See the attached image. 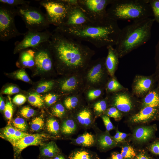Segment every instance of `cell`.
Returning a JSON list of instances; mask_svg holds the SVG:
<instances>
[{"label": "cell", "instance_id": "obj_1", "mask_svg": "<svg viewBox=\"0 0 159 159\" xmlns=\"http://www.w3.org/2000/svg\"><path fill=\"white\" fill-rule=\"evenodd\" d=\"M54 64L63 74L82 73L95 52L81 42L54 31L49 41Z\"/></svg>", "mask_w": 159, "mask_h": 159}, {"label": "cell", "instance_id": "obj_2", "mask_svg": "<svg viewBox=\"0 0 159 159\" xmlns=\"http://www.w3.org/2000/svg\"><path fill=\"white\" fill-rule=\"evenodd\" d=\"M121 30L117 21L108 17L101 22L75 27H56L54 31L76 40L89 42L99 48L115 46Z\"/></svg>", "mask_w": 159, "mask_h": 159}, {"label": "cell", "instance_id": "obj_3", "mask_svg": "<svg viewBox=\"0 0 159 159\" xmlns=\"http://www.w3.org/2000/svg\"><path fill=\"white\" fill-rule=\"evenodd\" d=\"M154 21L153 18H148L133 21L121 29L115 48L119 57H123L149 40Z\"/></svg>", "mask_w": 159, "mask_h": 159}, {"label": "cell", "instance_id": "obj_4", "mask_svg": "<svg viewBox=\"0 0 159 159\" xmlns=\"http://www.w3.org/2000/svg\"><path fill=\"white\" fill-rule=\"evenodd\" d=\"M110 5L108 16L117 21H133L153 16L148 0H113Z\"/></svg>", "mask_w": 159, "mask_h": 159}, {"label": "cell", "instance_id": "obj_5", "mask_svg": "<svg viewBox=\"0 0 159 159\" xmlns=\"http://www.w3.org/2000/svg\"><path fill=\"white\" fill-rule=\"evenodd\" d=\"M105 58L92 60L82 73L84 90L92 88H104L109 74L105 65Z\"/></svg>", "mask_w": 159, "mask_h": 159}, {"label": "cell", "instance_id": "obj_6", "mask_svg": "<svg viewBox=\"0 0 159 159\" xmlns=\"http://www.w3.org/2000/svg\"><path fill=\"white\" fill-rule=\"evenodd\" d=\"M16 8L17 15L21 17L28 30L42 32L49 26L45 14L39 8L27 5Z\"/></svg>", "mask_w": 159, "mask_h": 159}, {"label": "cell", "instance_id": "obj_7", "mask_svg": "<svg viewBox=\"0 0 159 159\" xmlns=\"http://www.w3.org/2000/svg\"><path fill=\"white\" fill-rule=\"evenodd\" d=\"M39 1L41 6L45 9V14L50 24H53L56 27L63 24L71 7L74 5L70 4L68 0Z\"/></svg>", "mask_w": 159, "mask_h": 159}, {"label": "cell", "instance_id": "obj_8", "mask_svg": "<svg viewBox=\"0 0 159 159\" xmlns=\"http://www.w3.org/2000/svg\"><path fill=\"white\" fill-rule=\"evenodd\" d=\"M17 15L16 8L0 4V40L8 41L24 33L20 32L16 28L15 17Z\"/></svg>", "mask_w": 159, "mask_h": 159}, {"label": "cell", "instance_id": "obj_9", "mask_svg": "<svg viewBox=\"0 0 159 159\" xmlns=\"http://www.w3.org/2000/svg\"><path fill=\"white\" fill-rule=\"evenodd\" d=\"M113 0H78V4L92 23L101 22L108 17L107 7Z\"/></svg>", "mask_w": 159, "mask_h": 159}, {"label": "cell", "instance_id": "obj_10", "mask_svg": "<svg viewBox=\"0 0 159 159\" xmlns=\"http://www.w3.org/2000/svg\"><path fill=\"white\" fill-rule=\"evenodd\" d=\"M52 34V32L47 29L42 32L28 30L24 33L22 40L15 43L14 53L15 54L26 49L33 48L48 42Z\"/></svg>", "mask_w": 159, "mask_h": 159}, {"label": "cell", "instance_id": "obj_11", "mask_svg": "<svg viewBox=\"0 0 159 159\" xmlns=\"http://www.w3.org/2000/svg\"><path fill=\"white\" fill-rule=\"evenodd\" d=\"M82 73L66 75V77L59 82L58 89L59 92L62 94L67 96L83 93L85 85Z\"/></svg>", "mask_w": 159, "mask_h": 159}, {"label": "cell", "instance_id": "obj_12", "mask_svg": "<svg viewBox=\"0 0 159 159\" xmlns=\"http://www.w3.org/2000/svg\"><path fill=\"white\" fill-rule=\"evenodd\" d=\"M49 41L32 48L35 52V66L42 72L51 71L54 65Z\"/></svg>", "mask_w": 159, "mask_h": 159}, {"label": "cell", "instance_id": "obj_13", "mask_svg": "<svg viewBox=\"0 0 159 159\" xmlns=\"http://www.w3.org/2000/svg\"><path fill=\"white\" fill-rule=\"evenodd\" d=\"M51 138V136L45 134H30L13 143L14 159H16L21 152L28 146L42 145L43 142Z\"/></svg>", "mask_w": 159, "mask_h": 159}, {"label": "cell", "instance_id": "obj_14", "mask_svg": "<svg viewBox=\"0 0 159 159\" xmlns=\"http://www.w3.org/2000/svg\"><path fill=\"white\" fill-rule=\"evenodd\" d=\"M71 114L77 124L84 128H88L93 125L95 117L89 105L84 104Z\"/></svg>", "mask_w": 159, "mask_h": 159}, {"label": "cell", "instance_id": "obj_15", "mask_svg": "<svg viewBox=\"0 0 159 159\" xmlns=\"http://www.w3.org/2000/svg\"><path fill=\"white\" fill-rule=\"evenodd\" d=\"M90 22L84 11L77 4L71 6L65 22L60 26L75 27Z\"/></svg>", "mask_w": 159, "mask_h": 159}, {"label": "cell", "instance_id": "obj_16", "mask_svg": "<svg viewBox=\"0 0 159 159\" xmlns=\"http://www.w3.org/2000/svg\"><path fill=\"white\" fill-rule=\"evenodd\" d=\"M157 81L155 77L139 76L135 80L133 86L134 93L141 95L153 89L155 82Z\"/></svg>", "mask_w": 159, "mask_h": 159}, {"label": "cell", "instance_id": "obj_17", "mask_svg": "<svg viewBox=\"0 0 159 159\" xmlns=\"http://www.w3.org/2000/svg\"><path fill=\"white\" fill-rule=\"evenodd\" d=\"M115 93L111 98L113 107L122 112H128L130 111L132 109L133 105L130 96L125 93Z\"/></svg>", "mask_w": 159, "mask_h": 159}, {"label": "cell", "instance_id": "obj_18", "mask_svg": "<svg viewBox=\"0 0 159 159\" xmlns=\"http://www.w3.org/2000/svg\"><path fill=\"white\" fill-rule=\"evenodd\" d=\"M106 47L108 53L105 58V65L109 74L111 77H113L118 64L119 57L113 46H110Z\"/></svg>", "mask_w": 159, "mask_h": 159}, {"label": "cell", "instance_id": "obj_19", "mask_svg": "<svg viewBox=\"0 0 159 159\" xmlns=\"http://www.w3.org/2000/svg\"><path fill=\"white\" fill-rule=\"evenodd\" d=\"M85 101L83 93L68 95L64 100V106L71 113L84 104Z\"/></svg>", "mask_w": 159, "mask_h": 159}, {"label": "cell", "instance_id": "obj_20", "mask_svg": "<svg viewBox=\"0 0 159 159\" xmlns=\"http://www.w3.org/2000/svg\"><path fill=\"white\" fill-rule=\"evenodd\" d=\"M158 112L157 108L144 107L138 113L132 116L131 120L135 123L146 122L156 116Z\"/></svg>", "mask_w": 159, "mask_h": 159}, {"label": "cell", "instance_id": "obj_21", "mask_svg": "<svg viewBox=\"0 0 159 159\" xmlns=\"http://www.w3.org/2000/svg\"><path fill=\"white\" fill-rule=\"evenodd\" d=\"M61 153L60 149L56 143L52 141L41 147L40 149L39 158L52 159Z\"/></svg>", "mask_w": 159, "mask_h": 159}, {"label": "cell", "instance_id": "obj_22", "mask_svg": "<svg viewBox=\"0 0 159 159\" xmlns=\"http://www.w3.org/2000/svg\"><path fill=\"white\" fill-rule=\"evenodd\" d=\"M20 52L18 63L19 64L26 67H32L35 66V52L32 48L26 49Z\"/></svg>", "mask_w": 159, "mask_h": 159}, {"label": "cell", "instance_id": "obj_23", "mask_svg": "<svg viewBox=\"0 0 159 159\" xmlns=\"http://www.w3.org/2000/svg\"><path fill=\"white\" fill-rule=\"evenodd\" d=\"M96 143L98 148L101 150L106 151L114 147L116 143L109 135L106 133L102 134L96 137Z\"/></svg>", "mask_w": 159, "mask_h": 159}, {"label": "cell", "instance_id": "obj_24", "mask_svg": "<svg viewBox=\"0 0 159 159\" xmlns=\"http://www.w3.org/2000/svg\"><path fill=\"white\" fill-rule=\"evenodd\" d=\"M69 159H100L96 153L83 148L74 150L69 154Z\"/></svg>", "mask_w": 159, "mask_h": 159}, {"label": "cell", "instance_id": "obj_25", "mask_svg": "<svg viewBox=\"0 0 159 159\" xmlns=\"http://www.w3.org/2000/svg\"><path fill=\"white\" fill-rule=\"evenodd\" d=\"M143 106L144 107H149L155 108L159 107L158 88L153 89L148 92L143 100Z\"/></svg>", "mask_w": 159, "mask_h": 159}, {"label": "cell", "instance_id": "obj_26", "mask_svg": "<svg viewBox=\"0 0 159 159\" xmlns=\"http://www.w3.org/2000/svg\"><path fill=\"white\" fill-rule=\"evenodd\" d=\"M73 143L77 145L90 147L96 144V137L88 132H85L73 140Z\"/></svg>", "mask_w": 159, "mask_h": 159}, {"label": "cell", "instance_id": "obj_27", "mask_svg": "<svg viewBox=\"0 0 159 159\" xmlns=\"http://www.w3.org/2000/svg\"><path fill=\"white\" fill-rule=\"evenodd\" d=\"M104 88H92L84 90L83 95L85 101L90 104L100 99Z\"/></svg>", "mask_w": 159, "mask_h": 159}, {"label": "cell", "instance_id": "obj_28", "mask_svg": "<svg viewBox=\"0 0 159 159\" xmlns=\"http://www.w3.org/2000/svg\"><path fill=\"white\" fill-rule=\"evenodd\" d=\"M153 128L150 127H143L138 128L135 131L133 137L137 141L144 142L148 140L152 136Z\"/></svg>", "mask_w": 159, "mask_h": 159}, {"label": "cell", "instance_id": "obj_29", "mask_svg": "<svg viewBox=\"0 0 159 159\" xmlns=\"http://www.w3.org/2000/svg\"><path fill=\"white\" fill-rule=\"evenodd\" d=\"M71 116V118L64 120L62 125L61 131L62 133L65 135H72L76 132L77 129V123Z\"/></svg>", "mask_w": 159, "mask_h": 159}, {"label": "cell", "instance_id": "obj_30", "mask_svg": "<svg viewBox=\"0 0 159 159\" xmlns=\"http://www.w3.org/2000/svg\"><path fill=\"white\" fill-rule=\"evenodd\" d=\"M89 105L92 108L95 117L101 115L107 109L106 99H100Z\"/></svg>", "mask_w": 159, "mask_h": 159}, {"label": "cell", "instance_id": "obj_31", "mask_svg": "<svg viewBox=\"0 0 159 159\" xmlns=\"http://www.w3.org/2000/svg\"><path fill=\"white\" fill-rule=\"evenodd\" d=\"M46 129L50 133L57 135L59 132L60 127L59 123L56 119L53 117L48 118L46 123Z\"/></svg>", "mask_w": 159, "mask_h": 159}, {"label": "cell", "instance_id": "obj_32", "mask_svg": "<svg viewBox=\"0 0 159 159\" xmlns=\"http://www.w3.org/2000/svg\"><path fill=\"white\" fill-rule=\"evenodd\" d=\"M111 77L108 80L105 87L107 92L115 93L122 90L123 87L114 77Z\"/></svg>", "mask_w": 159, "mask_h": 159}, {"label": "cell", "instance_id": "obj_33", "mask_svg": "<svg viewBox=\"0 0 159 159\" xmlns=\"http://www.w3.org/2000/svg\"><path fill=\"white\" fill-rule=\"evenodd\" d=\"M28 100L32 105L38 108L42 107L44 104L43 98L37 92L30 94L28 97Z\"/></svg>", "mask_w": 159, "mask_h": 159}, {"label": "cell", "instance_id": "obj_34", "mask_svg": "<svg viewBox=\"0 0 159 159\" xmlns=\"http://www.w3.org/2000/svg\"><path fill=\"white\" fill-rule=\"evenodd\" d=\"M30 1L24 0H0V4L12 8L22 5H29Z\"/></svg>", "mask_w": 159, "mask_h": 159}, {"label": "cell", "instance_id": "obj_35", "mask_svg": "<svg viewBox=\"0 0 159 159\" xmlns=\"http://www.w3.org/2000/svg\"><path fill=\"white\" fill-rule=\"evenodd\" d=\"M55 85V82L53 81H47L40 83L37 86L36 92L42 93L47 92L52 90Z\"/></svg>", "mask_w": 159, "mask_h": 159}, {"label": "cell", "instance_id": "obj_36", "mask_svg": "<svg viewBox=\"0 0 159 159\" xmlns=\"http://www.w3.org/2000/svg\"><path fill=\"white\" fill-rule=\"evenodd\" d=\"M66 108L61 103H58L54 105L52 108V112L54 116L61 118L66 114Z\"/></svg>", "mask_w": 159, "mask_h": 159}, {"label": "cell", "instance_id": "obj_37", "mask_svg": "<svg viewBox=\"0 0 159 159\" xmlns=\"http://www.w3.org/2000/svg\"><path fill=\"white\" fill-rule=\"evenodd\" d=\"M120 153L124 159H133L136 155L135 150L131 146L122 147Z\"/></svg>", "mask_w": 159, "mask_h": 159}, {"label": "cell", "instance_id": "obj_38", "mask_svg": "<svg viewBox=\"0 0 159 159\" xmlns=\"http://www.w3.org/2000/svg\"><path fill=\"white\" fill-rule=\"evenodd\" d=\"M44 125L43 118L40 117L33 118L31 122V128L33 131H37L41 130Z\"/></svg>", "mask_w": 159, "mask_h": 159}, {"label": "cell", "instance_id": "obj_39", "mask_svg": "<svg viewBox=\"0 0 159 159\" xmlns=\"http://www.w3.org/2000/svg\"><path fill=\"white\" fill-rule=\"evenodd\" d=\"M155 21L159 24V0H148Z\"/></svg>", "mask_w": 159, "mask_h": 159}, {"label": "cell", "instance_id": "obj_40", "mask_svg": "<svg viewBox=\"0 0 159 159\" xmlns=\"http://www.w3.org/2000/svg\"><path fill=\"white\" fill-rule=\"evenodd\" d=\"M13 123L16 129L18 130L24 132L27 130V124L24 120L22 118H16L14 120Z\"/></svg>", "mask_w": 159, "mask_h": 159}, {"label": "cell", "instance_id": "obj_41", "mask_svg": "<svg viewBox=\"0 0 159 159\" xmlns=\"http://www.w3.org/2000/svg\"><path fill=\"white\" fill-rule=\"evenodd\" d=\"M4 112L5 117L9 122L11 119L13 113V107L10 100L7 101L6 104Z\"/></svg>", "mask_w": 159, "mask_h": 159}, {"label": "cell", "instance_id": "obj_42", "mask_svg": "<svg viewBox=\"0 0 159 159\" xmlns=\"http://www.w3.org/2000/svg\"><path fill=\"white\" fill-rule=\"evenodd\" d=\"M105 112L107 116L112 117L116 120L120 119L121 117L120 111L114 107L107 108Z\"/></svg>", "mask_w": 159, "mask_h": 159}, {"label": "cell", "instance_id": "obj_43", "mask_svg": "<svg viewBox=\"0 0 159 159\" xmlns=\"http://www.w3.org/2000/svg\"><path fill=\"white\" fill-rule=\"evenodd\" d=\"M16 129L10 126L6 127L3 130V135L4 137L11 142L15 134Z\"/></svg>", "mask_w": 159, "mask_h": 159}, {"label": "cell", "instance_id": "obj_44", "mask_svg": "<svg viewBox=\"0 0 159 159\" xmlns=\"http://www.w3.org/2000/svg\"><path fill=\"white\" fill-rule=\"evenodd\" d=\"M35 111L29 106H24L20 110V114L24 117L29 118L34 115Z\"/></svg>", "mask_w": 159, "mask_h": 159}, {"label": "cell", "instance_id": "obj_45", "mask_svg": "<svg viewBox=\"0 0 159 159\" xmlns=\"http://www.w3.org/2000/svg\"><path fill=\"white\" fill-rule=\"evenodd\" d=\"M16 78L23 81L29 82L30 79L25 71L23 69H21L16 71L14 74Z\"/></svg>", "mask_w": 159, "mask_h": 159}, {"label": "cell", "instance_id": "obj_46", "mask_svg": "<svg viewBox=\"0 0 159 159\" xmlns=\"http://www.w3.org/2000/svg\"><path fill=\"white\" fill-rule=\"evenodd\" d=\"M156 64L155 77L158 82V87H159V39L155 47V57Z\"/></svg>", "mask_w": 159, "mask_h": 159}, {"label": "cell", "instance_id": "obj_47", "mask_svg": "<svg viewBox=\"0 0 159 159\" xmlns=\"http://www.w3.org/2000/svg\"><path fill=\"white\" fill-rule=\"evenodd\" d=\"M58 98V95H57L49 93L44 96V100L48 105L50 106L54 104Z\"/></svg>", "mask_w": 159, "mask_h": 159}, {"label": "cell", "instance_id": "obj_48", "mask_svg": "<svg viewBox=\"0 0 159 159\" xmlns=\"http://www.w3.org/2000/svg\"><path fill=\"white\" fill-rule=\"evenodd\" d=\"M13 102L17 105H21L26 101V97L22 94H18L15 95L13 99Z\"/></svg>", "mask_w": 159, "mask_h": 159}, {"label": "cell", "instance_id": "obj_49", "mask_svg": "<svg viewBox=\"0 0 159 159\" xmlns=\"http://www.w3.org/2000/svg\"><path fill=\"white\" fill-rule=\"evenodd\" d=\"M30 134H31L26 133L16 129L15 134L13 137L11 143L12 144L24 137Z\"/></svg>", "mask_w": 159, "mask_h": 159}, {"label": "cell", "instance_id": "obj_50", "mask_svg": "<svg viewBox=\"0 0 159 159\" xmlns=\"http://www.w3.org/2000/svg\"><path fill=\"white\" fill-rule=\"evenodd\" d=\"M19 89L17 87L13 85L9 86L6 87L3 91L4 94L12 95L19 93Z\"/></svg>", "mask_w": 159, "mask_h": 159}, {"label": "cell", "instance_id": "obj_51", "mask_svg": "<svg viewBox=\"0 0 159 159\" xmlns=\"http://www.w3.org/2000/svg\"><path fill=\"white\" fill-rule=\"evenodd\" d=\"M102 118L107 131H110L114 128V127L108 116L106 115H102Z\"/></svg>", "mask_w": 159, "mask_h": 159}, {"label": "cell", "instance_id": "obj_52", "mask_svg": "<svg viewBox=\"0 0 159 159\" xmlns=\"http://www.w3.org/2000/svg\"><path fill=\"white\" fill-rule=\"evenodd\" d=\"M149 150L153 154L159 156V142L152 144L150 147Z\"/></svg>", "mask_w": 159, "mask_h": 159}, {"label": "cell", "instance_id": "obj_53", "mask_svg": "<svg viewBox=\"0 0 159 159\" xmlns=\"http://www.w3.org/2000/svg\"><path fill=\"white\" fill-rule=\"evenodd\" d=\"M133 159H153V158L145 152L141 151L136 154Z\"/></svg>", "mask_w": 159, "mask_h": 159}, {"label": "cell", "instance_id": "obj_54", "mask_svg": "<svg viewBox=\"0 0 159 159\" xmlns=\"http://www.w3.org/2000/svg\"><path fill=\"white\" fill-rule=\"evenodd\" d=\"M110 159H124L120 153L113 152L111 154Z\"/></svg>", "mask_w": 159, "mask_h": 159}, {"label": "cell", "instance_id": "obj_55", "mask_svg": "<svg viewBox=\"0 0 159 159\" xmlns=\"http://www.w3.org/2000/svg\"><path fill=\"white\" fill-rule=\"evenodd\" d=\"M4 101L1 97L0 98V110L1 111H4L5 106Z\"/></svg>", "mask_w": 159, "mask_h": 159}, {"label": "cell", "instance_id": "obj_56", "mask_svg": "<svg viewBox=\"0 0 159 159\" xmlns=\"http://www.w3.org/2000/svg\"><path fill=\"white\" fill-rule=\"evenodd\" d=\"M120 132L117 131L116 134L114 137V139L116 142H120Z\"/></svg>", "mask_w": 159, "mask_h": 159}, {"label": "cell", "instance_id": "obj_57", "mask_svg": "<svg viewBox=\"0 0 159 159\" xmlns=\"http://www.w3.org/2000/svg\"><path fill=\"white\" fill-rule=\"evenodd\" d=\"M52 159H67L66 157L61 153Z\"/></svg>", "mask_w": 159, "mask_h": 159}, {"label": "cell", "instance_id": "obj_58", "mask_svg": "<svg viewBox=\"0 0 159 159\" xmlns=\"http://www.w3.org/2000/svg\"><path fill=\"white\" fill-rule=\"evenodd\" d=\"M120 141L122 142L127 137L126 134L120 132Z\"/></svg>", "mask_w": 159, "mask_h": 159}, {"label": "cell", "instance_id": "obj_59", "mask_svg": "<svg viewBox=\"0 0 159 159\" xmlns=\"http://www.w3.org/2000/svg\"><path fill=\"white\" fill-rule=\"evenodd\" d=\"M17 159H20V158L19 157V156L17 158Z\"/></svg>", "mask_w": 159, "mask_h": 159}]
</instances>
